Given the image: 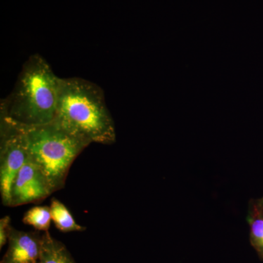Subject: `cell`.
Here are the masks:
<instances>
[{
	"label": "cell",
	"instance_id": "10",
	"mask_svg": "<svg viewBox=\"0 0 263 263\" xmlns=\"http://www.w3.org/2000/svg\"><path fill=\"white\" fill-rule=\"evenodd\" d=\"M22 221L24 224L32 226L38 231L48 232L52 221L50 207L31 208L24 214Z\"/></svg>",
	"mask_w": 263,
	"mask_h": 263
},
{
	"label": "cell",
	"instance_id": "3",
	"mask_svg": "<svg viewBox=\"0 0 263 263\" xmlns=\"http://www.w3.org/2000/svg\"><path fill=\"white\" fill-rule=\"evenodd\" d=\"M15 127L22 133L29 159L46 176L53 193L63 188L71 165L89 143L55 122Z\"/></svg>",
	"mask_w": 263,
	"mask_h": 263
},
{
	"label": "cell",
	"instance_id": "7",
	"mask_svg": "<svg viewBox=\"0 0 263 263\" xmlns=\"http://www.w3.org/2000/svg\"><path fill=\"white\" fill-rule=\"evenodd\" d=\"M247 221L251 245L263 261V197L249 200Z\"/></svg>",
	"mask_w": 263,
	"mask_h": 263
},
{
	"label": "cell",
	"instance_id": "6",
	"mask_svg": "<svg viewBox=\"0 0 263 263\" xmlns=\"http://www.w3.org/2000/svg\"><path fill=\"white\" fill-rule=\"evenodd\" d=\"M42 235L10 228L8 247L0 263H38L41 257Z\"/></svg>",
	"mask_w": 263,
	"mask_h": 263
},
{
	"label": "cell",
	"instance_id": "5",
	"mask_svg": "<svg viewBox=\"0 0 263 263\" xmlns=\"http://www.w3.org/2000/svg\"><path fill=\"white\" fill-rule=\"evenodd\" d=\"M52 193L46 176L29 157L13 181L10 206L42 201Z\"/></svg>",
	"mask_w": 263,
	"mask_h": 263
},
{
	"label": "cell",
	"instance_id": "11",
	"mask_svg": "<svg viewBox=\"0 0 263 263\" xmlns=\"http://www.w3.org/2000/svg\"><path fill=\"white\" fill-rule=\"evenodd\" d=\"M10 228V217L5 216L0 220V249L3 248L8 242V233Z\"/></svg>",
	"mask_w": 263,
	"mask_h": 263
},
{
	"label": "cell",
	"instance_id": "2",
	"mask_svg": "<svg viewBox=\"0 0 263 263\" xmlns=\"http://www.w3.org/2000/svg\"><path fill=\"white\" fill-rule=\"evenodd\" d=\"M54 122L89 144L110 145L117 139L115 123L103 89L80 78L60 79Z\"/></svg>",
	"mask_w": 263,
	"mask_h": 263
},
{
	"label": "cell",
	"instance_id": "8",
	"mask_svg": "<svg viewBox=\"0 0 263 263\" xmlns=\"http://www.w3.org/2000/svg\"><path fill=\"white\" fill-rule=\"evenodd\" d=\"M41 263H76L69 251L60 240L55 239L49 232H44L41 241Z\"/></svg>",
	"mask_w": 263,
	"mask_h": 263
},
{
	"label": "cell",
	"instance_id": "9",
	"mask_svg": "<svg viewBox=\"0 0 263 263\" xmlns=\"http://www.w3.org/2000/svg\"><path fill=\"white\" fill-rule=\"evenodd\" d=\"M51 219L55 227L63 233L84 231L86 228L78 224L65 204L56 198H53L50 204Z\"/></svg>",
	"mask_w": 263,
	"mask_h": 263
},
{
	"label": "cell",
	"instance_id": "12",
	"mask_svg": "<svg viewBox=\"0 0 263 263\" xmlns=\"http://www.w3.org/2000/svg\"><path fill=\"white\" fill-rule=\"evenodd\" d=\"M38 263H41V262H38Z\"/></svg>",
	"mask_w": 263,
	"mask_h": 263
},
{
	"label": "cell",
	"instance_id": "4",
	"mask_svg": "<svg viewBox=\"0 0 263 263\" xmlns=\"http://www.w3.org/2000/svg\"><path fill=\"white\" fill-rule=\"evenodd\" d=\"M29 155L18 128L1 119L0 192L4 205L10 206L13 181Z\"/></svg>",
	"mask_w": 263,
	"mask_h": 263
},
{
	"label": "cell",
	"instance_id": "1",
	"mask_svg": "<svg viewBox=\"0 0 263 263\" xmlns=\"http://www.w3.org/2000/svg\"><path fill=\"white\" fill-rule=\"evenodd\" d=\"M60 82L46 60L32 55L24 63L11 94L2 100L1 119L18 127L54 122Z\"/></svg>",
	"mask_w": 263,
	"mask_h": 263
}]
</instances>
